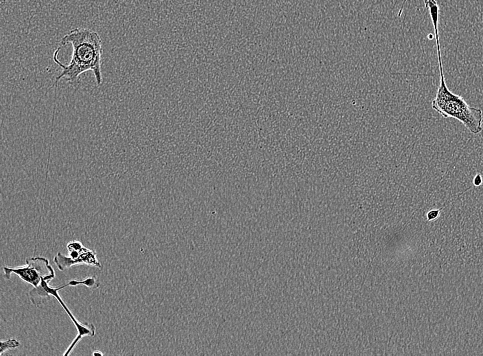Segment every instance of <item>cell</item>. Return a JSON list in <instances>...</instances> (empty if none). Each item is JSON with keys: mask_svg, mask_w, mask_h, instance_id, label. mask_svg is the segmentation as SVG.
Returning a JSON list of instances; mask_svg holds the SVG:
<instances>
[{"mask_svg": "<svg viewBox=\"0 0 483 356\" xmlns=\"http://www.w3.org/2000/svg\"><path fill=\"white\" fill-rule=\"evenodd\" d=\"M69 286L84 285L89 288L95 289L99 286V281L96 276L87 277L82 280L73 279L67 282Z\"/></svg>", "mask_w": 483, "mask_h": 356, "instance_id": "6", "label": "cell"}, {"mask_svg": "<svg viewBox=\"0 0 483 356\" xmlns=\"http://www.w3.org/2000/svg\"><path fill=\"white\" fill-rule=\"evenodd\" d=\"M406 1H407V0H403V2L401 3V7L399 10L398 14H397L398 17H400L401 16V14L403 12V8H404V5H405Z\"/></svg>", "mask_w": 483, "mask_h": 356, "instance_id": "10", "label": "cell"}, {"mask_svg": "<svg viewBox=\"0 0 483 356\" xmlns=\"http://www.w3.org/2000/svg\"><path fill=\"white\" fill-rule=\"evenodd\" d=\"M20 345V342L16 338H10L5 341H1L0 355L8 350L18 348Z\"/></svg>", "mask_w": 483, "mask_h": 356, "instance_id": "7", "label": "cell"}, {"mask_svg": "<svg viewBox=\"0 0 483 356\" xmlns=\"http://www.w3.org/2000/svg\"><path fill=\"white\" fill-rule=\"evenodd\" d=\"M62 45L70 44L73 51L69 64H62L58 58L60 49L54 53V61L62 68L61 73L56 77V84L65 78L71 85H77L82 73L92 71L97 84L102 83V41L99 34L89 28L76 27L64 35L60 40Z\"/></svg>", "mask_w": 483, "mask_h": 356, "instance_id": "1", "label": "cell"}, {"mask_svg": "<svg viewBox=\"0 0 483 356\" xmlns=\"http://www.w3.org/2000/svg\"><path fill=\"white\" fill-rule=\"evenodd\" d=\"M50 281L43 279L41 282L42 285L45 289V290L51 296H54L58 303L60 304L64 312L69 316L70 319L72 320L73 325H75L78 334L76 337L73 339V342L71 343L68 348L66 350L64 356L68 355L71 353L73 349L77 346L78 342L84 337H93L95 334V327L94 325L91 323H82L79 322L75 316L72 314L70 310L68 309L65 303L62 300L60 296L58 294L59 290L69 286L68 283H64L58 288H52L49 285Z\"/></svg>", "mask_w": 483, "mask_h": 356, "instance_id": "5", "label": "cell"}, {"mask_svg": "<svg viewBox=\"0 0 483 356\" xmlns=\"http://www.w3.org/2000/svg\"><path fill=\"white\" fill-rule=\"evenodd\" d=\"M67 248L69 251L68 256L58 252L54 258V262L60 270L64 271L73 266L82 264L101 267L95 251L86 248L80 242L71 241L67 243Z\"/></svg>", "mask_w": 483, "mask_h": 356, "instance_id": "4", "label": "cell"}, {"mask_svg": "<svg viewBox=\"0 0 483 356\" xmlns=\"http://www.w3.org/2000/svg\"><path fill=\"white\" fill-rule=\"evenodd\" d=\"M441 209H431L427 213V218L429 221L436 220L440 216Z\"/></svg>", "mask_w": 483, "mask_h": 356, "instance_id": "8", "label": "cell"}, {"mask_svg": "<svg viewBox=\"0 0 483 356\" xmlns=\"http://www.w3.org/2000/svg\"><path fill=\"white\" fill-rule=\"evenodd\" d=\"M25 266L18 267L3 266L4 277L10 279L12 274L17 275L22 281L33 287L40 284L43 279L51 281L55 272L47 259L42 257L27 258Z\"/></svg>", "mask_w": 483, "mask_h": 356, "instance_id": "3", "label": "cell"}, {"mask_svg": "<svg viewBox=\"0 0 483 356\" xmlns=\"http://www.w3.org/2000/svg\"><path fill=\"white\" fill-rule=\"evenodd\" d=\"M92 355H95H95H104V353H102V352L99 351H95L92 353Z\"/></svg>", "mask_w": 483, "mask_h": 356, "instance_id": "11", "label": "cell"}, {"mask_svg": "<svg viewBox=\"0 0 483 356\" xmlns=\"http://www.w3.org/2000/svg\"><path fill=\"white\" fill-rule=\"evenodd\" d=\"M440 84L432 108L443 118H453L460 122L471 133L478 134L482 130V110L469 105L460 95L451 92L445 82L442 60L438 62Z\"/></svg>", "mask_w": 483, "mask_h": 356, "instance_id": "2", "label": "cell"}, {"mask_svg": "<svg viewBox=\"0 0 483 356\" xmlns=\"http://www.w3.org/2000/svg\"><path fill=\"white\" fill-rule=\"evenodd\" d=\"M483 182V178L480 174H477L473 179V185L475 186H480Z\"/></svg>", "mask_w": 483, "mask_h": 356, "instance_id": "9", "label": "cell"}]
</instances>
